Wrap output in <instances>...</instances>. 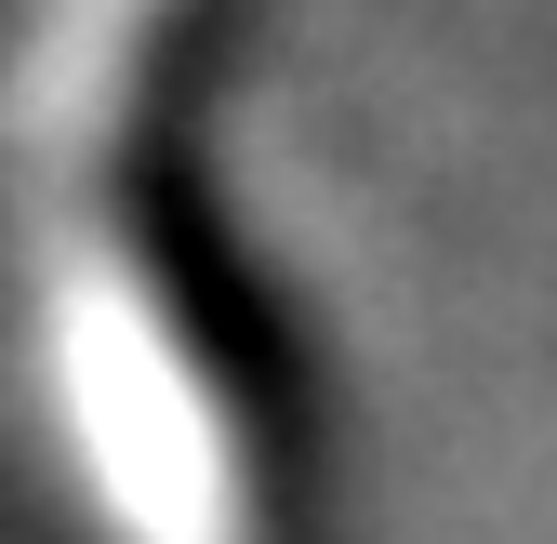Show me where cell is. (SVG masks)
Segmentation results:
<instances>
[{
    "mask_svg": "<svg viewBox=\"0 0 557 544\" xmlns=\"http://www.w3.org/2000/svg\"><path fill=\"white\" fill-rule=\"evenodd\" d=\"M186 0H40L0 66V359L81 544H293V492L160 199Z\"/></svg>",
    "mask_w": 557,
    "mask_h": 544,
    "instance_id": "6da1fadb",
    "label": "cell"
}]
</instances>
